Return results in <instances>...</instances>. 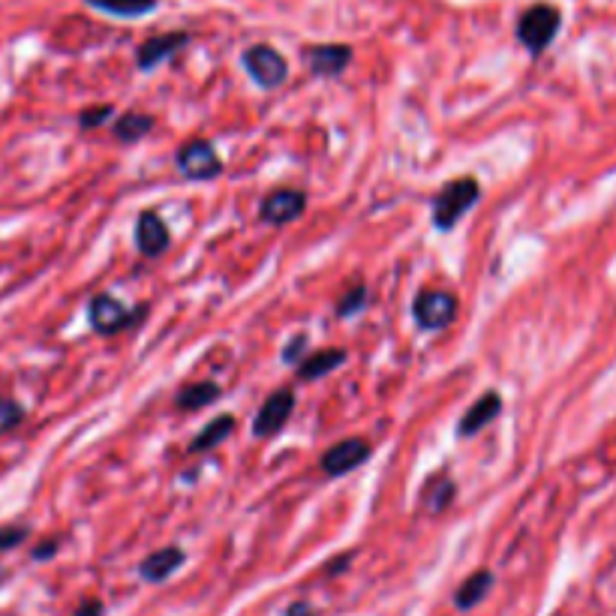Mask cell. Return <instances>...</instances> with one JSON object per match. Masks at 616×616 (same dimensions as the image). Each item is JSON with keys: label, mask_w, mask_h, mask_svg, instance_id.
<instances>
[{"label": "cell", "mask_w": 616, "mask_h": 616, "mask_svg": "<svg viewBox=\"0 0 616 616\" xmlns=\"http://www.w3.org/2000/svg\"><path fill=\"white\" fill-rule=\"evenodd\" d=\"M481 196V187L475 178H454V181H445L439 187V193L433 196L430 202V217H433V226L439 232H451L463 217L466 211L478 202Z\"/></svg>", "instance_id": "1"}, {"label": "cell", "mask_w": 616, "mask_h": 616, "mask_svg": "<svg viewBox=\"0 0 616 616\" xmlns=\"http://www.w3.org/2000/svg\"><path fill=\"white\" fill-rule=\"evenodd\" d=\"M559 28H562L559 7H553V4H532L517 19V40H520V46L532 58H538L541 52L550 49V43L556 40Z\"/></svg>", "instance_id": "2"}, {"label": "cell", "mask_w": 616, "mask_h": 616, "mask_svg": "<svg viewBox=\"0 0 616 616\" xmlns=\"http://www.w3.org/2000/svg\"><path fill=\"white\" fill-rule=\"evenodd\" d=\"M412 319L427 334L448 328L457 319V295L445 289H421L412 301Z\"/></svg>", "instance_id": "3"}, {"label": "cell", "mask_w": 616, "mask_h": 616, "mask_svg": "<svg viewBox=\"0 0 616 616\" xmlns=\"http://www.w3.org/2000/svg\"><path fill=\"white\" fill-rule=\"evenodd\" d=\"M241 64H244L247 76H250L259 88H265V91H274V88H280V85L289 79V64H286V58H283L274 46H268V43H256V46L244 49Z\"/></svg>", "instance_id": "4"}, {"label": "cell", "mask_w": 616, "mask_h": 616, "mask_svg": "<svg viewBox=\"0 0 616 616\" xmlns=\"http://www.w3.org/2000/svg\"><path fill=\"white\" fill-rule=\"evenodd\" d=\"M175 163H178L181 175H187L190 181H211V178L223 175V160L208 139L184 142L175 154Z\"/></svg>", "instance_id": "5"}, {"label": "cell", "mask_w": 616, "mask_h": 616, "mask_svg": "<svg viewBox=\"0 0 616 616\" xmlns=\"http://www.w3.org/2000/svg\"><path fill=\"white\" fill-rule=\"evenodd\" d=\"M142 313L136 310H127L115 295L109 292H100L91 298L88 304V319H91V328L103 337H112V334H121L124 328H130Z\"/></svg>", "instance_id": "6"}, {"label": "cell", "mask_w": 616, "mask_h": 616, "mask_svg": "<svg viewBox=\"0 0 616 616\" xmlns=\"http://www.w3.org/2000/svg\"><path fill=\"white\" fill-rule=\"evenodd\" d=\"M292 412H295V391L292 388H280V391L268 394V400L259 406L256 418H253V436H259V439L277 436L289 424Z\"/></svg>", "instance_id": "7"}, {"label": "cell", "mask_w": 616, "mask_h": 616, "mask_svg": "<svg viewBox=\"0 0 616 616\" xmlns=\"http://www.w3.org/2000/svg\"><path fill=\"white\" fill-rule=\"evenodd\" d=\"M370 454H373L370 442L361 439V436H352V439H343V442L331 445V448L322 454L319 466H322V472H325L328 478H340V475H349L352 469L364 466V463L370 460Z\"/></svg>", "instance_id": "8"}, {"label": "cell", "mask_w": 616, "mask_h": 616, "mask_svg": "<svg viewBox=\"0 0 616 616\" xmlns=\"http://www.w3.org/2000/svg\"><path fill=\"white\" fill-rule=\"evenodd\" d=\"M307 208V193L304 190H295V187H277L271 190L262 205H259V217L271 226H286V223H295L301 220Z\"/></svg>", "instance_id": "9"}, {"label": "cell", "mask_w": 616, "mask_h": 616, "mask_svg": "<svg viewBox=\"0 0 616 616\" xmlns=\"http://www.w3.org/2000/svg\"><path fill=\"white\" fill-rule=\"evenodd\" d=\"M301 58L316 79H334L352 64V49L346 43H319L307 46Z\"/></svg>", "instance_id": "10"}, {"label": "cell", "mask_w": 616, "mask_h": 616, "mask_svg": "<svg viewBox=\"0 0 616 616\" xmlns=\"http://www.w3.org/2000/svg\"><path fill=\"white\" fill-rule=\"evenodd\" d=\"M184 46H190V34L187 31H172V34H160V37H151L139 46L136 52V67L142 73H151L157 70L160 64H166L169 58H175Z\"/></svg>", "instance_id": "11"}, {"label": "cell", "mask_w": 616, "mask_h": 616, "mask_svg": "<svg viewBox=\"0 0 616 616\" xmlns=\"http://www.w3.org/2000/svg\"><path fill=\"white\" fill-rule=\"evenodd\" d=\"M136 247L145 259H157L169 250V226L157 211H142L136 220Z\"/></svg>", "instance_id": "12"}, {"label": "cell", "mask_w": 616, "mask_h": 616, "mask_svg": "<svg viewBox=\"0 0 616 616\" xmlns=\"http://www.w3.org/2000/svg\"><path fill=\"white\" fill-rule=\"evenodd\" d=\"M499 412H502V397H499V391H484V394L466 409V415L460 418L457 436H460V439L475 436L478 430H484L487 424H493V421L499 418Z\"/></svg>", "instance_id": "13"}, {"label": "cell", "mask_w": 616, "mask_h": 616, "mask_svg": "<svg viewBox=\"0 0 616 616\" xmlns=\"http://www.w3.org/2000/svg\"><path fill=\"white\" fill-rule=\"evenodd\" d=\"M184 562H187V553H184L178 544H169V547H160V550L148 553V556L139 562V577L148 580V583H163V580H169Z\"/></svg>", "instance_id": "14"}, {"label": "cell", "mask_w": 616, "mask_h": 616, "mask_svg": "<svg viewBox=\"0 0 616 616\" xmlns=\"http://www.w3.org/2000/svg\"><path fill=\"white\" fill-rule=\"evenodd\" d=\"M343 361H346V349H319V352H307L295 364V373L304 382H316V379L328 376L331 370L343 367Z\"/></svg>", "instance_id": "15"}, {"label": "cell", "mask_w": 616, "mask_h": 616, "mask_svg": "<svg viewBox=\"0 0 616 616\" xmlns=\"http://www.w3.org/2000/svg\"><path fill=\"white\" fill-rule=\"evenodd\" d=\"M454 496H457L454 478H448L445 472H439V475L427 478V484L421 487V508H424L427 514H442L445 508H451Z\"/></svg>", "instance_id": "16"}, {"label": "cell", "mask_w": 616, "mask_h": 616, "mask_svg": "<svg viewBox=\"0 0 616 616\" xmlns=\"http://www.w3.org/2000/svg\"><path fill=\"white\" fill-rule=\"evenodd\" d=\"M235 427H238L235 415H217L214 421H208V424L196 433V439L190 442V454L214 451L217 445H223V442L235 433Z\"/></svg>", "instance_id": "17"}, {"label": "cell", "mask_w": 616, "mask_h": 616, "mask_svg": "<svg viewBox=\"0 0 616 616\" xmlns=\"http://www.w3.org/2000/svg\"><path fill=\"white\" fill-rule=\"evenodd\" d=\"M493 589V571L481 568V571H472L454 592V607L457 610H472L475 604H481L487 598V592Z\"/></svg>", "instance_id": "18"}, {"label": "cell", "mask_w": 616, "mask_h": 616, "mask_svg": "<svg viewBox=\"0 0 616 616\" xmlns=\"http://www.w3.org/2000/svg\"><path fill=\"white\" fill-rule=\"evenodd\" d=\"M220 394H223V388H220L217 382L202 379V382H193V385L181 388V391L175 394V406H178L181 412H199V409L217 403Z\"/></svg>", "instance_id": "19"}, {"label": "cell", "mask_w": 616, "mask_h": 616, "mask_svg": "<svg viewBox=\"0 0 616 616\" xmlns=\"http://www.w3.org/2000/svg\"><path fill=\"white\" fill-rule=\"evenodd\" d=\"M85 4L115 19H142L160 7V0H85Z\"/></svg>", "instance_id": "20"}, {"label": "cell", "mask_w": 616, "mask_h": 616, "mask_svg": "<svg viewBox=\"0 0 616 616\" xmlns=\"http://www.w3.org/2000/svg\"><path fill=\"white\" fill-rule=\"evenodd\" d=\"M157 127V118L154 115H142V112H127L115 121V139L118 142H142L145 136H151Z\"/></svg>", "instance_id": "21"}, {"label": "cell", "mask_w": 616, "mask_h": 616, "mask_svg": "<svg viewBox=\"0 0 616 616\" xmlns=\"http://www.w3.org/2000/svg\"><path fill=\"white\" fill-rule=\"evenodd\" d=\"M364 304H367V286H364V283H355V286H349V292L337 301V316H340V319L355 316V313L364 310Z\"/></svg>", "instance_id": "22"}, {"label": "cell", "mask_w": 616, "mask_h": 616, "mask_svg": "<svg viewBox=\"0 0 616 616\" xmlns=\"http://www.w3.org/2000/svg\"><path fill=\"white\" fill-rule=\"evenodd\" d=\"M22 421H25V409L10 397H0V433L19 427Z\"/></svg>", "instance_id": "23"}, {"label": "cell", "mask_w": 616, "mask_h": 616, "mask_svg": "<svg viewBox=\"0 0 616 616\" xmlns=\"http://www.w3.org/2000/svg\"><path fill=\"white\" fill-rule=\"evenodd\" d=\"M112 115H115V109H112V106H91V109H85V112L79 115V127H82V130L103 127Z\"/></svg>", "instance_id": "24"}, {"label": "cell", "mask_w": 616, "mask_h": 616, "mask_svg": "<svg viewBox=\"0 0 616 616\" xmlns=\"http://www.w3.org/2000/svg\"><path fill=\"white\" fill-rule=\"evenodd\" d=\"M28 541V526H0V553H7Z\"/></svg>", "instance_id": "25"}, {"label": "cell", "mask_w": 616, "mask_h": 616, "mask_svg": "<svg viewBox=\"0 0 616 616\" xmlns=\"http://www.w3.org/2000/svg\"><path fill=\"white\" fill-rule=\"evenodd\" d=\"M304 355H307V334H295V337L286 343V349H283V361L298 364Z\"/></svg>", "instance_id": "26"}, {"label": "cell", "mask_w": 616, "mask_h": 616, "mask_svg": "<svg viewBox=\"0 0 616 616\" xmlns=\"http://www.w3.org/2000/svg\"><path fill=\"white\" fill-rule=\"evenodd\" d=\"M106 613V607H103V601H97V598H85L76 610H73V616H103Z\"/></svg>", "instance_id": "27"}, {"label": "cell", "mask_w": 616, "mask_h": 616, "mask_svg": "<svg viewBox=\"0 0 616 616\" xmlns=\"http://www.w3.org/2000/svg\"><path fill=\"white\" fill-rule=\"evenodd\" d=\"M58 544H61V538H52V541H46V544H37L34 559H52V556L58 553Z\"/></svg>", "instance_id": "28"}, {"label": "cell", "mask_w": 616, "mask_h": 616, "mask_svg": "<svg viewBox=\"0 0 616 616\" xmlns=\"http://www.w3.org/2000/svg\"><path fill=\"white\" fill-rule=\"evenodd\" d=\"M286 616H316V610H313L307 601H292V604L286 607Z\"/></svg>", "instance_id": "29"}, {"label": "cell", "mask_w": 616, "mask_h": 616, "mask_svg": "<svg viewBox=\"0 0 616 616\" xmlns=\"http://www.w3.org/2000/svg\"><path fill=\"white\" fill-rule=\"evenodd\" d=\"M349 562H352V553H343V556H337L334 562H328V574H340V571H346L349 568Z\"/></svg>", "instance_id": "30"}]
</instances>
